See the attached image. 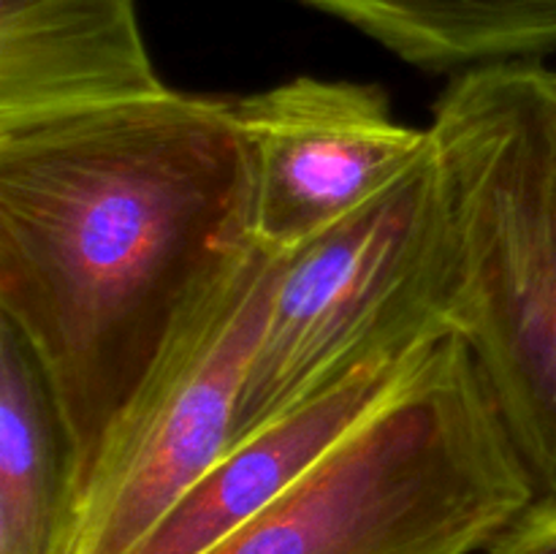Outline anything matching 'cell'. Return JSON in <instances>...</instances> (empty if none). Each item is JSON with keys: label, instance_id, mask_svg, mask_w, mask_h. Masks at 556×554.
Here are the masks:
<instances>
[{"label": "cell", "instance_id": "obj_1", "mask_svg": "<svg viewBox=\"0 0 556 554\" xmlns=\"http://www.w3.org/2000/svg\"><path fill=\"white\" fill-rule=\"evenodd\" d=\"M248 217L233 98L168 90L0 136V320L58 402L74 492Z\"/></svg>", "mask_w": 556, "mask_h": 554}, {"label": "cell", "instance_id": "obj_2", "mask_svg": "<svg viewBox=\"0 0 556 554\" xmlns=\"http://www.w3.org/2000/svg\"><path fill=\"white\" fill-rule=\"evenodd\" d=\"M456 239V337L538 500H556V68L456 76L429 123Z\"/></svg>", "mask_w": 556, "mask_h": 554}, {"label": "cell", "instance_id": "obj_3", "mask_svg": "<svg viewBox=\"0 0 556 554\" xmlns=\"http://www.w3.org/2000/svg\"><path fill=\"white\" fill-rule=\"evenodd\" d=\"M535 500L459 337L206 554H481Z\"/></svg>", "mask_w": 556, "mask_h": 554}, {"label": "cell", "instance_id": "obj_4", "mask_svg": "<svg viewBox=\"0 0 556 554\" xmlns=\"http://www.w3.org/2000/svg\"><path fill=\"white\" fill-rule=\"evenodd\" d=\"M456 288L448 188L429 141L391 188L282 255L233 443L367 364L456 337Z\"/></svg>", "mask_w": 556, "mask_h": 554}, {"label": "cell", "instance_id": "obj_5", "mask_svg": "<svg viewBox=\"0 0 556 554\" xmlns=\"http://www.w3.org/2000/svg\"><path fill=\"white\" fill-rule=\"evenodd\" d=\"M280 264L250 239L195 293L103 435L54 554H130L231 449Z\"/></svg>", "mask_w": 556, "mask_h": 554}, {"label": "cell", "instance_id": "obj_6", "mask_svg": "<svg viewBox=\"0 0 556 554\" xmlns=\"http://www.w3.org/2000/svg\"><path fill=\"white\" fill-rule=\"evenodd\" d=\"M250 179V239L277 255L362 210L427 152L378 85L296 76L233 98Z\"/></svg>", "mask_w": 556, "mask_h": 554}, {"label": "cell", "instance_id": "obj_7", "mask_svg": "<svg viewBox=\"0 0 556 554\" xmlns=\"http://www.w3.org/2000/svg\"><path fill=\"white\" fill-rule=\"evenodd\" d=\"M168 90L136 0H0V136Z\"/></svg>", "mask_w": 556, "mask_h": 554}, {"label": "cell", "instance_id": "obj_8", "mask_svg": "<svg viewBox=\"0 0 556 554\" xmlns=\"http://www.w3.org/2000/svg\"><path fill=\"white\" fill-rule=\"evenodd\" d=\"M424 351L367 364L233 443L130 554H206L215 549L324 459Z\"/></svg>", "mask_w": 556, "mask_h": 554}, {"label": "cell", "instance_id": "obj_9", "mask_svg": "<svg viewBox=\"0 0 556 554\" xmlns=\"http://www.w3.org/2000/svg\"><path fill=\"white\" fill-rule=\"evenodd\" d=\"M74 500V451L27 342L0 320V554H54Z\"/></svg>", "mask_w": 556, "mask_h": 554}, {"label": "cell", "instance_id": "obj_10", "mask_svg": "<svg viewBox=\"0 0 556 554\" xmlns=\"http://www.w3.org/2000/svg\"><path fill=\"white\" fill-rule=\"evenodd\" d=\"M348 22L427 71L538 60L556 49V0H293Z\"/></svg>", "mask_w": 556, "mask_h": 554}, {"label": "cell", "instance_id": "obj_11", "mask_svg": "<svg viewBox=\"0 0 556 554\" xmlns=\"http://www.w3.org/2000/svg\"><path fill=\"white\" fill-rule=\"evenodd\" d=\"M481 554H556V500H532Z\"/></svg>", "mask_w": 556, "mask_h": 554}]
</instances>
